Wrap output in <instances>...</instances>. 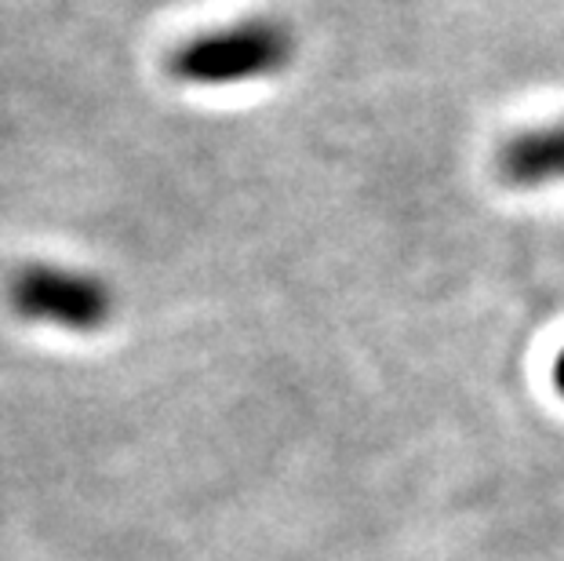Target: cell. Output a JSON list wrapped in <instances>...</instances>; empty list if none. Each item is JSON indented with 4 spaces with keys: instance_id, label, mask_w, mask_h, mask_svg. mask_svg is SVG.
<instances>
[{
    "instance_id": "obj_1",
    "label": "cell",
    "mask_w": 564,
    "mask_h": 561,
    "mask_svg": "<svg viewBox=\"0 0 564 561\" xmlns=\"http://www.w3.org/2000/svg\"><path fill=\"white\" fill-rule=\"evenodd\" d=\"M292 55H295L292 30L270 19H251L186 41L172 55L167 69L183 85L226 88V85H245V80L278 74V69L292 63Z\"/></svg>"
},
{
    "instance_id": "obj_2",
    "label": "cell",
    "mask_w": 564,
    "mask_h": 561,
    "mask_svg": "<svg viewBox=\"0 0 564 561\" xmlns=\"http://www.w3.org/2000/svg\"><path fill=\"white\" fill-rule=\"evenodd\" d=\"M19 317L66 332H95L113 317V289L88 270L30 262L8 284Z\"/></svg>"
},
{
    "instance_id": "obj_3",
    "label": "cell",
    "mask_w": 564,
    "mask_h": 561,
    "mask_svg": "<svg viewBox=\"0 0 564 561\" xmlns=\"http://www.w3.org/2000/svg\"><path fill=\"white\" fill-rule=\"evenodd\" d=\"M499 175L510 186L532 190L564 179V121L524 131L499 150Z\"/></svg>"
},
{
    "instance_id": "obj_4",
    "label": "cell",
    "mask_w": 564,
    "mask_h": 561,
    "mask_svg": "<svg viewBox=\"0 0 564 561\" xmlns=\"http://www.w3.org/2000/svg\"><path fill=\"white\" fill-rule=\"evenodd\" d=\"M554 384H557V390L564 393V350L557 354V362H554Z\"/></svg>"
}]
</instances>
